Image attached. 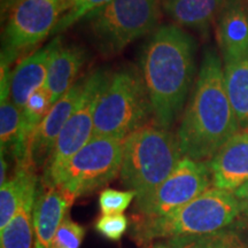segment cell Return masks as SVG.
<instances>
[{"instance_id": "484cf974", "label": "cell", "mask_w": 248, "mask_h": 248, "mask_svg": "<svg viewBox=\"0 0 248 248\" xmlns=\"http://www.w3.org/2000/svg\"><path fill=\"white\" fill-rule=\"evenodd\" d=\"M128 229V218L123 214L102 215L95 223V230L109 240H120Z\"/></svg>"}, {"instance_id": "ba28073f", "label": "cell", "mask_w": 248, "mask_h": 248, "mask_svg": "<svg viewBox=\"0 0 248 248\" xmlns=\"http://www.w3.org/2000/svg\"><path fill=\"white\" fill-rule=\"evenodd\" d=\"M124 139L93 137L69 161L58 186L74 197L95 191L121 171Z\"/></svg>"}, {"instance_id": "3957f363", "label": "cell", "mask_w": 248, "mask_h": 248, "mask_svg": "<svg viewBox=\"0 0 248 248\" xmlns=\"http://www.w3.org/2000/svg\"><path fill=\"white\" fill-rule=\"evenodd\" d=\"M182 159L178 138L168 129L141 126L123 140L121 181L141 197L166 181Z\"/></svg>"}, {"instance_id": "d6986e66", "label": "cell", "mask_w": 248, "mask_h": 248, "mask_svg": "<svg viewBox=\"0 0 248 248\" xmlns=\"http://www.w3.org/2000/svg\"><path fill=\"white\" fill-rule=\"evenodd\" d=\"M37 187L27 194L20 209L12 221L0 230L1 248H35L32 247L35 235L33 226V206H35Z\"/></svg>"}, {"instance_id": "f546056e", "label": "cell", "mask_w": 248, "mask_h": 248, "mask_svg": "<svg viewBox=\"0 0 248 248\" xmlns=\"http://www.w3.org/2000/svg\"><path fill=\"white\" fill-rule=\"evenodd\" d=\"M152 248H168V246H167V244L157 243V244L153 245V246H152Z\"/></svg>"}, {"instance_id": "6da1fadb", "label": "cell", "mask_w": 248, "mask_h": 248, "mask_svg": "<svg viewBox=\"0 0 248 248\" xmlns=\"http://www.w3.org/2000/svg\"><path fill=\"white\" fill-rule=\"evenodd\" d=\"M239 131V122L226 92L221 58L208 49L177 132L182 153L200 162L209 161Z\"/></svg>"}, {"instance_id": "9a60e30c", "label": "cell", "mask_w": 248, "mask_h": 248, "mask_svg": "<svg viewBox=\"0 0 248 248\" xmlns=\"http://www.w3.org/2000/svg\"><path fill=\"white\" fill-rule=\"evenodd\" d=\"M216 38L223 61L248 54V11L239 0H226L219 13Z\"/></svg>"}, {"instance_id": "52a82bcc", "label": "cell", "mask_w": 248, "mask_h": 248, "mask_svg": "<svg viewBox=\"0 0 248 248\" xmlns=\"http://www.w3.org/2000/svg\"><path fill=\"white\" fill-rule=\"evenodd\" d=\"M107 79L108 75L102 70L94 71L84 78L78 104L62 128L53 152L45 163L42 179L44 186H58L69 161L93 138L95 107Z\"/></svg>"}, {"instance_id": "8fae6325", "label": "cell", "mask_w": 248, "mask_h": 248, "mask_svg": "<svg viewBox=\"0 0 248 248\" xmlns=\"http://www.w3.org/2000/svg\"><path fill=\"white\" fill-rule=\"evenodd\" d=\"M213 187L234 192L248 182V129L229 139L208 162Z\"/></svg>"}, {"instance_id": "7c38bea8", "label": "cell", "mask_w": 248, "mask_h": 248, "mask_svg": "<svg viewBox=\"0 0 248 248\" xmlns=\"http://www.w3.org/2000/svg\"><path fill=\"white\" fill-rule=\"evenodd\" d=\"M83 89L84 79L77 82L55 102L36 130L31 144V157L35 166H40L43 163L45 166L49 155L53 152L62 128L78 104Z\"/></svg>"}, {"instance_id": "83f0119b", "label": "cell", "mask_w": 248, "mask_h": 248, "mask_svg": "<svg viewBox=\"0 0 248 248\" xmlns=\"http://www.w3.org/2000/svg\"><path fill=\"white\" fill-rule=\"evenodd\" d=\"M22 1H24V0H1V1H0V6H1L2 16H4V15L7 16L9 12H11L15 6L18 5Z\"/></svg>"}, {"instance_id": "d4e9b609", "label": "cell", "mask_w": 248, "mask_h": 248, "mask_svg": "<svg viewBox=\"0 0 248 248\" xmlns=\"http://www.w3.org/2000/svg\"><path fill=\"white\" fill-rule=\"evenodd\" d=\"M137 194L133 191H117L106 188L99 195V206L102 215L122 214Z\"/></svg>"}, {"instance_id": "4fadbf2b", "label": "cell", "mask_w": 248, "mask_h": 248, "mask_svg": "<svg viewBox=\"0 0 248 248\" xmlns=\"http://www.w3.org/2000/svg\"><path fill=\"white\" fill-rule=\"evenodd\" d=\"M75 197L60 186H44L37 190L33 206V226L37 248H51L58 229L66 219Z\"/></svg>"}, {"instance_id": "2e32d148", "label": "cell", "mask_w": 248, "mask_h": 248, "mask_svg": "<svg viewBox=\"0 0 248 248\" xmlns=\"http://www.w3.org/2000/svg\"><path fill=\"white\" fill-rule=\"evenodd\" d=\"M86 53L78 46L59 44L52 54L44 89L55 104L68 90L76 84L79 70L84 66Z\"/></svg>"}, {"instance_id": "ffe728a7", "label": "cell", "mask_w": 248, "mask_h": 248, "mask_svg": "<svg viewBox=\"0 0 248 248\" xmlns=\"http://www.w3.org/2000/svg\"><path fill=\"white\" fill-rule=\"evenodd\" d=\"M224 82L240 128L248 129V54L225 62Z\"/></svg>"}, {"instance_id": "5bb4252c", "label": "cell", "mask_w": 248, "mask_h": 248, "mask_svg": "<svg viewBox=\"0 0 248 248\" xmlns=\"http://www.w3.org/2000/svg\"><path fill=\"white\" fill-rule=\"evenodd\" d=\"M60 43V37H57L51 44L22 59L12 73L11 99L21 110L37 90L44 88L49 61Z\"/></svg>"}, {"instance_id": "4316f807", "label": "cell", "mask_w": 248, "mask_h": 248, "mask_svg": "<svg viewBox=\"0 0 248 248\" xmlns=\"http://www.w3.org/2000/svg\"><path fill=\"white\" fill-rule=\"evenodd\" d=\"M234 194L237 197V199L239 200L241 214H244L248 219V182L241 186V187L238 188V190H235Z\"/></svg>"}, {"instance_id": "277c9868", "label": "cell", "mask_w": 248, "mask_h": 248, "mask_svg": "<svg viewBox=\"0 0 248 248\" xmlns=\"http://www.w3.org/2000/svg\"><path fill=\"white\" fill-rule=\"evenodd\" d=\"M240 214V203L234 192L209 187L168 215L145 218L136 229V238L147 241L213 233L231 226Z\"/></svg>"}, {"instance_id": "cb8c5ba5", "label": "cell", "mask_w": 248, "mask_h": 248, "mask_svg": "<svg viewBox=\"0 0 248 248\" xmlns=\"http://www.w3.org/2000/svg\"><path fill=\"white\" fill-rule=\"evenodd\" d=\"M84 237L85 229L67 216L58 229L51 248H79Z\"/></svg>"}, {"instance_id": "7402d4cb", "label": "cell", "mask_w": 248, "mask_h": 248, "mask_svg": "<svg viewBox=\"0 0 248 248\" xmlns=\"http://www.w3.org/2000/svg\"><path fill=\"white\" fill-rule=\"evenodd\" d=\"M22 110L12 101L5 99L0 101V142L1 153L12 151L16 145L20 133Z\"/></svg>"}, {"instance_id": "5b68a950", "label": "cell", "mask_w": 248, "mask_h": 248, "mask_svg": "<svg viewBox=\"0 0 248 248\" xmlns=\"http://www.w3.org/2000/svg\"><path fill=\"white\" fill-rule=\"evenodd\" d=\"M152 114L142 77L136 70L117 71L108 79L94 111L93 137L124 139L141 128Z\"/></svg>"}, {"instance_id": "f1b7e54d", "label": "cell", "mask_w": 248, "mask_h": 248, "mask_svg": "<svg viewBox=\"0 0 248 248\" xmlns=\"http://www.w3.org/2000/svg\"><path fill=\"white\" fill-rule=\"evenodd\" d=\"M6 173H7V162L5 160V153H1L0 154V185L7 181Z\"/></svg>"}, {"instance_id": "e0dca14e", "label": "cell", "mask_w": 248, "mask_h": 248, "mask_svg": "<svg viewBox=\"0 0 248 248\" xmlns=\"http://www.w3.org/2000/svg\"><path fill=\"white\" fill-rule=\"evenodd\" d=\"M35 164L16 163L15 173L0 185V230L5 228L20 209L27 194L37 187Z\"/></svg>"}, {"instance_id": "9c48e42d", "label": "cell", "mask_w": 248, "mask_h": 248, "mask_svg": "<svg viewBox=\"0 0 248 248\" xmlns=\"http://www.w3.org/2000/svg\"><path fill=\"white\" fill-rule=\"evenodd\" d=\"M67 0H24L9 12L4 30L1 62L9 64L53 30L66 11Z\"/></svg>"}, {"instance_id": "44dd1931", "label": "cell", "mask_w": 248, "mask_h": 248, "mask_svg": "<svg viewBox=\"0 0 248 248\" xmlns=\"http://www.w3.org/2000/svg\"><path fill=\"white\" fill-rule=\"evenodd\" d=\"M168 248H248V241L239 230L228 228L208 234L170 238Z\"/></svg>"}, {"instance_id": "4dcf8cb0", "label": "cell", "mask_w": 248, "mask_h": 248, "mask_svg": "<svg viewBox=\"0 0 248 248\" xmlns=\"http://www.w3.org/2000/svg\"><path fill=\"white\" fill-rule=\"evenodd\" d=\"M35 248H37V247H36V246H35Z\"/></svg>"}, {"instance_id": "7a4b0ae2", "label": "cell", "mask_w": 248, "mask_h": 248, "mask_svg": "<svg viewBox=\"0 0 248 248\" xmlns=\"http://www.w3.org/2000/svg\"><path fill=\"white\" fill-rule=\"evenodd\" d=\"M195 44L177 26L155 30L141 55V77L157 126L169 129L187 97L195 71Z\"/></svg>"}, {"instance_id": "ac0fdd59", "label": "cell", "mask_w": 248, "mask_h": 248, "mask_svg": "<svg viewBox=\"0 0 248 248\" xmlns=\"http://www.w3.org/2000/svg\"><path fill=\"white\" fill-rule=\"evenodd\" d=\"M225 0H167L164 9L176 23L192 29H206Z\"/></svg>"}, {"instance_id": "603a6c76", "label": "cell", "mask_w": 248, "mask_h": 248, "mask_svg": "<svg viewBox=\"0 0 248 248\" xmlns=\"http://www.w3.org/2000/svg\"><path fill=\"white\" fill-rule=\"evenodd\" d=\"M110 1L111 0H67L66 11L62 14L52 35L62 32L77 21L88 17Z\"/></svg>"}, {"instance_id": "8992f818", "label": "cell", "mask_w": 248, "mask_h": 248, "mask_svg": "<svg viewBox=\"0 0 248 248\" xmlns=\"http://www.w3.org/2000/svg\"><path fill=\"white\" fill-rule=\"evenodd\" d=\"M88 17L95 44L114 54L154 29L160 6L157 0H111Z\"/></svg>"}, {"instance_id": "30bf717a", "label": "cell", "mask_w": 248, "mask_h": 248, "mask_svg": "<svg viewBox=\"0 0 248 248\" xmlns=\"http://www.w3.org/2000/svg\"><path fill=\"white\" fill-rule=\"evenodd\" d=\"M210 184L207 163L183 156L166 181L147 194L137 197L136 206L146 218L168 215L199 197Z\"/></svg>"}]
</instances>
